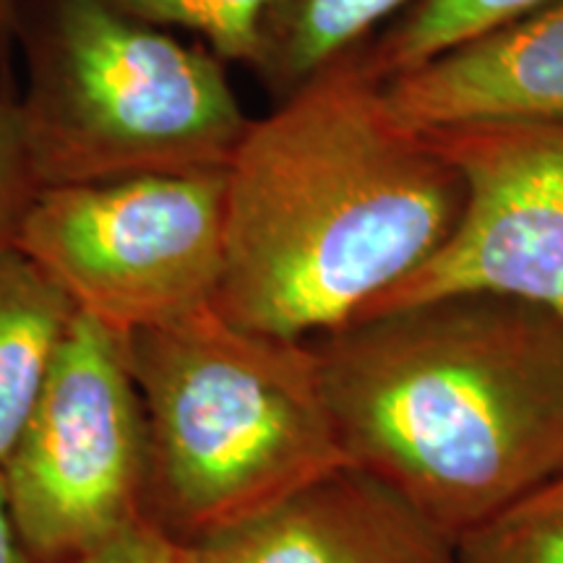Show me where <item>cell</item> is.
<instances>
[{"instance_id": "obj_1", "label": "cell", "mask_w": 563, "mask_h": 563, "mask_svg": "<svg viewBox=\"0 0 563 563\" xmlns=\"http://www.w3.org/2000/svg\"><path fill=\"white\" fill-rule=\"evenodd\" d=\"M214 308L282 340H316L420 269L462 214L460 173L407 125L365 42L253 118L228 165Z\"/></svg>"}, {"instance_id": "obj_2", "label": "cell", "mask_w": 563, "mask_h": 563, "mask_svg": "<svg viewBox=\"0 0 563 563\" xmlns=\"http://www.w3.org/2000/svg\"><path fill=\"white\" fill-rule=\"evenodd\" d=\"M308 342L347 462L454 545L563 475V319L548 308L462 292Z\"/></svg>"}, {"instance_id": "obj_3", "label": "cell", "mask_w": 563, "mask_h": 563, "mask_svg": "<svg viewBox=\"0 0 563 563\" xmlns=\"http://www.w3.org/2000/svg\"><path fill=\"white\" fill-rule=\"evenodd\" d=\"M150 426V517L175 543L344 467L311 342L207 308L123 334Z\"/></svg>"}, {"instance_id": "obj_4", "label": "cell", "mask_w": 563, "mask_h": 563, "mask_svg": "<svg viewBox=\"0 0 563 563\" xmlns=\"http://www.w3.org/2000/svg\"><path fill=\"white\" fill-rule=\"evenodd\" d=\"M40 188L228 170L253 118L228 63L112 0H21Z\"/></svg>"}, {"instance_id": "obj_5", "label": "cell", "mask_w": 563, "mask_h": 563, "mask_svg": "<svg viewBox=\"0 0 563 563\" xmlns=\"http://www.w3.org/2000/svg\"><path fill=\"white\" fill-rule=\"evenodd\" d=\"M228 241L224 170L42 188L16 249L76 311L118 334L214 308Z\"/></svg>"}, {"instance_id": "obj_6", "label": "cell", "mask_w": 563, "mask_h": 563, "mask_svg": "<svg viewBox=\"0 0 563 563\" xmlns=\"http://www.w3.org/2000/svg\"><path fill=\"white\" fill-rule=\"evenodd\" d=\"M0 475L34 563L79 561L152 519L150 426L123 334L76 311Z\"/></svg>"}, {"instance_id": "obj_7", "label": "cell", "mask_w": 563, "mask_h": 563, "mask_svg": "<svg viewBox=\"0 0 563 563\" xmlns=\"http://www.w3.org/2000/svg\"><path fill=\"white\" fill-rule=\"evenodd\" d=\"M420 131L460 173L462 214L446 243L361 316L493 292L563 319V123L470 121Z\"/></svg>"}, {"instance_id": "obj_8", "label": "cell", "mask_w": 563, "mask_h": 563, "mask_svg": "<svg viewBox=\"0 0 563 563\" xmlns=\"http://www.w3.org/2000/svg\"><path fill=\"white\" fill-rule=\"evenodd\" d=\"M175 545L178 563H460L446 534L352 464Z\"/></svg>"}, {"instance_id": "obj_9", "label": "cell", "mask_w": 563, "mask_h": 563, "mask_svg": "<svg viewBox=\"0 0 563 563\" xmlns=\"http://www.w3.org/2000/svg\"><path fill=\"white\" fill-rule=\"evenodd\" d=\"M412 129L470 121L563 123V0L384 81Z\"/></svg>"}, {"instance_id": "obj_10", "label": "cell", "mask_w": 563, "mask_h": 563, "mask_svg": "<svg viewBox=\"0 0 563 563\" xmlns=\"http://www.w3.org/2000/svg\"><path fill=\"white\" fill-rule=\"evenodd\" d=\"M76 306L16 245L0 251V470L37 405Z\"/></svg>"}, {"instance_id": "obj_11", "label": "cell", "mask_w": 563, "mask_h": 563, "mask_svg": "<svg viewBox=\"0 0 563 563\" xmlns=\"http://www.w3.org/2000/svg\"><path fill=\"white\" fill-rule=\"evenodd\" d=\"M410 0H277L264 21L253 70L277 97L368 42Z\"/></svg>"}, {"instance_id": "obj_12", "label": "cell", "mask_w": 563, "mask_h": 563, "mask_svg": "<svg viewBox=\"0 0 563 563\" xmlns=\"http://www.w3.org/2000/svg\"><path fill=\"white\" fill-rule=\"evenodd\" d=\"M555 0H410L365 42V60L382 81L402 76Z\"/></svg>"}, {"instance_id": "obj_13", "label": "cell", "mask_w": 563, "mask_h": 563, "mask_svg": "<svg viewBox=\"0 0 563 563\" xmlns=\"http://www.w3.org/2000/svg\"><path fill=\"white\" fill-rule=\"evenodd\" d=\"M460 563H563V475L506 506L456 543Z\"/></svg>"}, {"instance_id": "obj_14", "label": "cell", "mask_w": 563, "mask_h": 563, "mask_svg": "<svg viewBox=\"0 0 563 563\" xmlns=\"http://www.w3.org/2000/svg\"><path fill=\"white\" fill-rule=\"evenodd\" d=\"M150 24L178 26L201 37L224 63H256L264 21L277 0H112Z\"/></svg>"}, {"instance_id": "obj_15", "label": "cell", "mask_w": 563, "mask_h": 563, "mask_svg": "<svg viewBox=\"0 0 563 563\" xmlns=\"http://www.w3.org/2000/svg\"><path fill=\"white\" fill-rule=\"evenodd\" d=\"M40 191L19 102L0 97V251L16 245L21 222Z\"/></svg>"}, {"instance_id": "obj_16", "label": "cell", "mask_w": 563, "mask_h": 563, "mask_svg": "<svg viewBox=\"0 0 563 563\" xmlns=\"http://www.w3.org/2000/svg\"><path fill=\"white\" fill-rule=\"evenodd\" d=\"M70 563H178V545L154 519H144L100 551Z\"/></svg>"}, {"instance_id": "obj_17", "label": "cell", "mask_w": 563, "mask_h": 563, "mask_svg": "<svg viewBox=\"0 0 563 563\" xmlns=\"http://www.w3.org/2000/svg\"><path fill=\"white\" fill-rule=\"evenodd\" d=\"M0 563H34V559L21 543L16 527H13L9 504H5L3 475H0Z\"/></svg>"}, {"instance_id": "obj_18", "label": "cell", "mask_w": 563, "mask_h": 563, "mask_svg": "<svg viewBox=\"0 0 563 563\" xmlns=\"http://www.w3.org/2000/svg\"><path fill=\"white\" fill-rule=\"evenodd\" d=\"M21 0H0V34L9 37V34L16 30Z\"/></svg>"}, {"instance_id": "obj_19", "label": "cell", "mask_w": 563, "mask_h": 563, "mask_svg": "<svg viewBox=\"0 0 563 563\" xmlns=\"http://www.w3.org/2000/svg\"><path fill=\"white\" fill-rule=\"evenodd\" d=\"M0 40H3V34H0Z\"/></svg>"}]
</instances>
